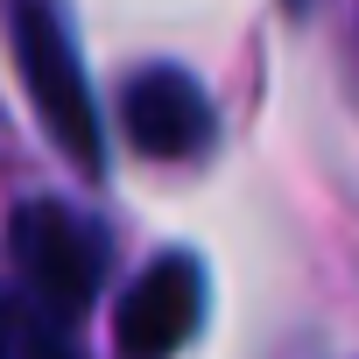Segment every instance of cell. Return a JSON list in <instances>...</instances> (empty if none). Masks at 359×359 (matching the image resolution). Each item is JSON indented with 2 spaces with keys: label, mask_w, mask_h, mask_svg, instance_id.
<instances>
[{
  "label": "cell",
  "mask_w": 359,
  "mask_h": 359,
  "mask_svg": "<svg viewBox=\"0 0 359 359\" xmlns=\"http://www.w3.org/2000/svg\"><path fill=\"white\" fill-rule=\"evenodd\" d=\"M106 268H113V240H106L99 219L71 212L64 198L15 205V219H8V282L22 296H36L50 317L78 324L99 303Z\"/></svg>",
  "instance_id": "obj_1"
},
{
  "label": "cell",
  "mask_w": 359,
  "mask_h": 359,
  "mask_svg": "<svg viewBox=\"0 0 359 359\" xmlns=\"http://www.w3.org/2000/svg\"><path fill=\"white\" fill-rule=\"evenodd\" d=\"M198 324H205V261L198 254H155L113 317L127 359H176L198 338Z\"/></svg>",
  "instance_id": "obj_4"
},
{
  "label": "cell",
  "mask_w": 359,
  "mask_h": 359,
  "mask_svg": "<svg viewBox=\"0 0 359 359\" xmlns=\"http://www.w3.org/2000/svg\"><path fill=\"white\" fill-rule=\"evenodd\" d=\"M120 120H127L134 155H148V162H198L219 141L212 92L184 64H141L120 85Z\"/></svg>",
  "instance_id": "obj_3"
},
{
  "label": "cell",
  "mask_w": 359,
  "mask_h": 359,
  "mask_svg": "<svg viewBox=\"0 0 359 359\" xmlns=\"http://www.w3.org/2000/svg\"><path fill=\"white\" fill-rule=\"evenodd\" d=\"M8 36H15V71H22V92H29L43 134L78 169H99L106 134H99V113H92V92H85V71H78L57 0H8Z\"/></svg>",
  "instance_id": "obj_2"
},
{
  "label": "cell",
  "mask_w": 359,
  "mask_h": 359,
  "mask_svg": "<svg viewBox=\"0 0 359 359\" xmlns=\"http://www.w3.org/2000/svg\"><path fill=\"white\" fill-rule=\"evenodd\" d=\"M282 8H289V15H303V8H310V0H282Z\"/></svg>",
  "instance_id": "obj_6"
},
{
  "label": "cell",
  "mask_w": 359,
  "mask_h": 359,
  "mask_svg": "<svg viewBox=\"0 0 359 359\" xmlns=\"http://www.w3.org/2000/svg\"><path fill=\"white\" fill-rule=\"evenodd\" d=\"M0 359H85L78 352V324L50 317L36 296H22L0 275Z\"/></svg>",
  "instance_id": "obj_5"
}]
</instances>
